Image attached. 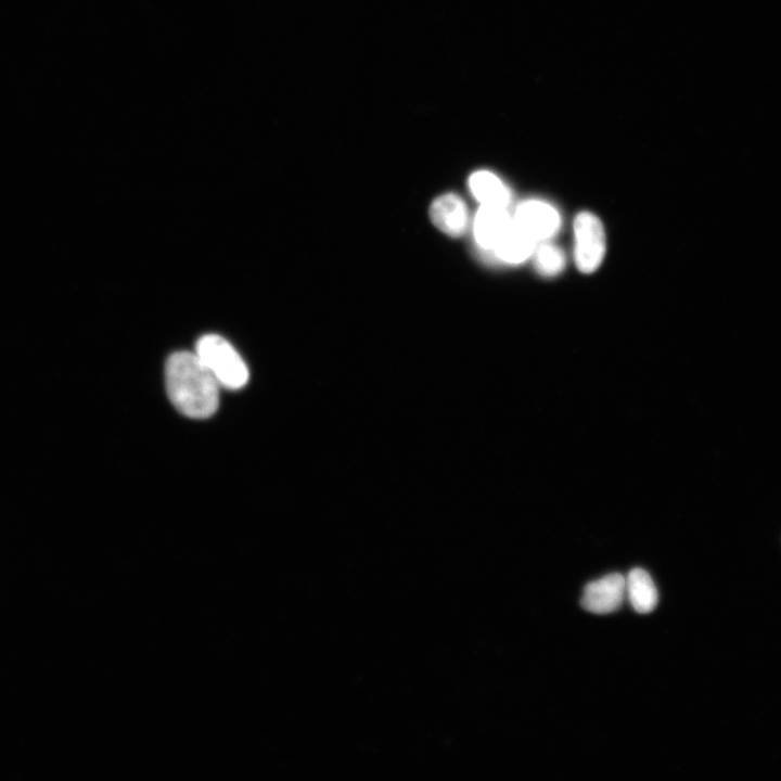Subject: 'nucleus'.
<instances>
[{"label":"nucleus","mask_w":781,"mask_h":781,"mask_svg":"<svg viewBox=\"0 0 781 781\" xmlns=\"http://www.w3.org/2000/svg\"><path fill=\"white\" fill-rule=\"evenodd\" d=\"M165 379L169 399L182 414L204 419L217 410L220 385L195 353L169 356Z\"/></svg>","instance_id":"obj_1"},{"label":"nucleus","mask_w":781,"mask_h":781,"mask_svg":"<svg viewBox=\"0 0 781 781\" xmlns=\"http://www.w3.org/2000/svg\"><path fill=\"white\" fill-rule=\"evenodd\" d=\"M195 354L214 375L218 384L228 389L242 388L248 381V369L223 337L206 334L199 338Z\"/></svg>","instance_id":"obj_2"},{"label":"nucleus","mask_w":781,"mask_h":781,"mask_svg":"<svg viewBox=\"0 0 781 781\" xmlns=\"http://www.w3.org/2000/svg\"><path fill=\"white\" fill-rule=\"evenodd\" d=\"M575 263L582 273L596 271L605 255L606 240L601 220L589 212L579 213L574 221Z\"/></svg>","instance_id":"obj_3"},{"label":"nucleus","mask_w":781,"mask_h":781,"mask_svg":"<svg viewBox=\"0 0 781 781\" xmlns=\"http://www.w3.org/2000/svg\"><path fill=\"white\" fill-rule=\"evenodd\" d=\"M514 223L535 242L540 243L553 236L561 225L558 210L539 200L522 202L512 217Z\"/></svg>","instance_id":"obj_4"},{"label":"nucleus","mask_w":781,"mask_h":781,"mask_svg":"<svg viewBox=\"0 0 781 781\" xmlns=\"http://www.w3.org/2000/svg\"><path fill=\"white\" fill-rule=\"evenodd\" d=\"M626 597V579L618 573L606 575L586 585L581 606L594 614H609L618 610Z\"/></svg>","instance_id":"obj_5"},{"label":"nucleus","mask_w":781,"mask_h":781,"mask_svg":"<svg viewBox=\"0 0 781 781\" xmlns=\"http://www.w3.org/2000/svg\"><path fill=\"white\" fill-rule=\"evenodd\" d=\"M433 223L450 236L462 235L469 225V212L464 201L454 193L437 197L430 207Z\"/></svg>","instance_id":"obj_6"},{"label":"nucleus","mask_w":781,"mask_h":781,"mask_svg":"<svg viewBox=\"0 0 781 781\" xmlns=\"http://www.w3.org/2000/svg\"><path fill=\"white\" fill-rule=\"evenodd\" d=\"M512 223L507 207L482 205L474 218V236L478 245L494 251Z\"/></svg>","instance_id":"obj_7"},{"label":"nucleus","mask_w":781,"mask_h":781,"mask_svg":"<svg viewBox=\"0 0 781 781\" xmlns=\"http://www.w3.org/2000/svg\"><path fill=\"white\" fill-rule=\"evenodd\" d=\"M474 197L486 206L507 207L511 202V192L503 181L488 170L475 171L469 180Z\"/></svg>","instance_id":"obj_8"},{"label":"nucleus","mask_w":781,"mask_h":781,"mask_svg":"<svg viewBox=\"0 0 781 781\" xmlns=\"http://www.w3.org/2000/svg\"><path fill=\"white\" fill-rule=\"evenodd\" d=\"M626 596L640 614L652 612L658 602L657 589L649 575L642 568H633L626 578Z\"/></svg>","instance_id":"obj_9"},{"label":"nucleus","mask_w":781,"mask_h":781,"mask_svg":"<svg viewBox=\"0 0 781 781\" xmlns=\"http://www.w3.org/2000/svg\"><path fill=\"white\" fill-rule=\"evenodd\" d=\"M537 245L512 219L510 228L492 252L504 263L521 264L533 255Z\"/></svg>","instance_id":"obj_10"},{"label":"nucleus","mask_w":781,"mask_h":781,"mask_svg":"<svg viewBox=\"0 0 781 781\" xmlns=\"http://www.w3.org/2000/svg\"><path fill=\"white\" fill-rule=\"evenodd\" d=\"M533 255L536 269L545 277L556 276L564 269V253L552 243L547 241L538 243Z\"/></svg>","instance_id":"obj_11"}]
</instances>
